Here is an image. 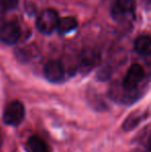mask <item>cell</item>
<instances>
[{"instance_id": "13", "label": "cell", "mask_w": 151, "mask_h": 152, "mask_svg": "<svg viewBox=\"0 0 151 152\" xmlns=\"http://www.w3.org/2000/svg\"><path fill=\"white\" fill-rule=\"evenodd\" d=\"M2 144H3V140H2V137H1V134H0V148H1Z\"/></svg>"}, {"instance_id": "11", "label": "cell", "mask_w": 151, "mask_h": 152, "mask_svg": "<svg viewBox=\"0 0 151 152\" xmlns=\"http://www.w3.org/2000/svg\"><path fill=\"white\" fill-rule=\"evenodd\" d=\"M89 102H90V104L92 106L93 110H95V111L104 112V111L108 110V106L106 104V102H104L103 99H99V98L97 97V95H94V97L92 96Z\"/></svg>"}, {"instance_id": "7", "label": "cell", "mask_w": 151, "mask_h": 152, "mask_svg": "<svg viewBox=\"0 0 151 152\" xmlns=\"http://www.w3.org/2000/svg\"><path fill=\"white\" fill-rule=\"evenodd\" d=\"M24 149L26 152H52L48 143L38 134H32L27 139Z\"/></svg>"}, {"instance_id": "12", "label": "cell", "mask_w": 151, "mask_h": 152, "mask_svg": "<svg viewBox=\"0 0 151 152\" xmlns=\"http://www.w3.org/2000/svg\"><path fill=\"white\" fill-rule=\"evenodd\" d=\"M18 3L19 0H0V4L5 10H12V8L17 7Z\"/></svg>"}, {"instance_id": "1", "label": "cell", "mask_w": 151, "mask_h": 152, "mask_svg": "<svg viewBox=\"0 0 151 152\" xmlns=\"http://www.w3.org/2000/svg\"><path fill=\"white\" fill-rule=\"evenodd\" d=\"M26 116V109L21 100L14 99L9 102L3 109L2 121L5 125L18 127L24 121Z\"/></svg>"}, {"instance_id": "9", "label": "cell", "mask_w": 151, "mask_h": 152, "mask_svg": "<svg viewBox=\"0 0 151 152\" xmlns=\"http://www.w3.org/2000/svg\"><path fill=\"white\" fill-rule=\"evenodd\" d=\"M151 39L149 35H140L133 42V49L140 55H148L150 53Z\"/></svg>"}, {"instance_id": "6", "label": "cell", "mask_w": 151, "mask_h": 152, "mask_svg": "<svg viewBox=\"0 0 151 152\" xmlns=\"http://www.w3.org/2000/svg\"><path fill=\"white\" fill-rule=\"evenodd\" d=\"M101 62V55L97 51L86 50L82 53L80 58V69L82 75H87L91 72L94 67H96Z\"/></svg>"}, {"instance_id": "8", "label": "cell", "mask_w": 151, "mask_h": 152, "mask_svg": "<svg viewBox=\"0 0 151 152\" xmlns=\"http://www.w3.org/2000/svg\"><path fill=\"white\" fill-rule=\"evenodd\" d=\"M149 118V111H146L145 113H137L133 112L131 114L128 115L127 118H125V120L123 121L122 125V130L123 132H131L133 129H135L137 126H139L145 119Z\"/></svg>"}, {"instance_id": "5", "label": "cell", "mask_w": 151, "mask_h": 152, "mask_svg": "<svg viewBox=\"0 0 151 152\" xmlns=\"http://www.w3.org/2000/svg\"><path fill=\"white\" fill-rule=\"evenodd\" d=\"M21 36V28L16 22H7L0 26V42L6 45H15Z\"/></svg>"}, {"instance_id": "10", "label": "cell", "mask_w": 151, "mask_h": 152, "mask_svg": "<svg viewBox=\"0 0 151 152\" xmlns=\"http://www.w3.org/2000/svg\"><path fill=\"white\" fill-rule=\"evenodd\" d=\"M77 27H78V21L74 17H64L62 19H59L58 25H57L59 34H62V35L76 30Z\"/></svg>"}, {"instance_id": "3", "label": "cell", "mask_w": 151, "mask_h": 152, "mask_svg": "<svg viewBox=\"0 0 151 152\" xmlns=\"http://www.w3.org/2000/svg\"><path fill=\"white\" fill-rule=\"evenodd\" d=\"M64 65L58 60H51L44 67V77L48 82L59 84L65 79Z\"/></svg>"}, {"instance_id": "4", "label": "cell", "mask_w": 151, "mask_h": 152, "mask_svg": "<svg viewBox=\"0 0 151 152\" xmlns=\"http://www.w3.org/2000/svg\"><path fill=\"white\" fill-rule=\"evenodd\" d=\"M136 10L135 0H115L112 6L111 15L114 20L124 21L133 16Z\"/></svg>"}, {"instance_id": "2", "label": "cell", "mask_w": 151, "mask_h": 152, "mask_svg": "<svg viewBox=\"0 0 151 152\" xmlns=\"http://www.w3.org/2000/svg\"><path fill=\"white\" fill-rule=\"evenodd\" d=\"M59 15L53 8L44 10L36 18V28L38 31L44 34L52 33L55 29H57V25L59 22Z\"/></svg>"}]
</instances>
